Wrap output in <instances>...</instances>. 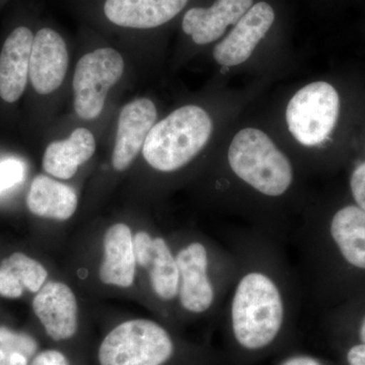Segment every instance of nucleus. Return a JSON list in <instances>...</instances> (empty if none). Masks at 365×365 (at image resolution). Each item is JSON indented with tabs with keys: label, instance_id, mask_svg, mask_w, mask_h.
Instances as JSON below:
<instances>
[{
	"label": "nucleus",
	"instance_id": "1",
	"mask_svg": "<svg viewBox=\"0 0 365 365\" xmlns=\"http://www.w3.org/2000/svg\"><path fill=\"white\" fill-rule=\"evenodd\" d=\"M227 246L237 263L222 309L228 341L242 361L259 359L289 338L304 297L302 281L272 235L250 227L232 230Z\"/></svg>",
	"mask_w": 365,
	"mask_h": 365
},
{
	"label": "nucleus",
	"instance_id": "2",
	"mask_svg": "<svg viewBox=\"0 0 365 365\" xmlns=\"http://www.w3.org/2000/svg\"><path fill=\"white\" fill-rule=\"evenodd\" d=\"M300 280L339 261L350 270L365 273V211L350 203L329 216L304 217L294 227Z\"/></svg>",
	"mask_w": 365,
	"mask_h": 365
},
{
	"label": "nucleus",
	"instance_id": "3",
	"mask_svg": "<svg viewBox=\"0 0 365 365\" xmlns=\"http://www.w3.org/2000/svg\"><path fill=\"white\" fill-rule=\"evenodd\" d=\"M174 253L179 270L178 309L192 317L217 313L234 283V254L227 246H218L203 237L184 240Z\"/></svg>",
	"mask_w": 365,
	"mask_h": 365
},
{
	"label": "nucleus",
	"instance_id": "4",
	"mask_svg": "<svg viewBox=\"0 0 365 365\" xmlns=\"http://www.w3.org/2000/svg\"><path fill=\"white\" fill-rule=\"evenodd\" d=\"M227 167L244 186L268 202H277L294 189V165L259 129H242L235 136L228 148Z\"/></svg>",
	"mask_w": 365,
	"mask_h": 365
},
{
	"label": "nucleus",
	"instance_id": "5",
	"mask_svg": "<svg viewBox=\"0 0 365 365\" xmlns=\"http://www.w3.org/2000/svg\"><path fill=\"white\" fill-rule=\"evenodd\" d=\"M212 130V120L205 110L184 106L155 124L141 153L151 169L163 174L178 172L203 150Z\"/></svg>",
	"mask_w": 365,
	"mask_h": 365
},
{
	"label": "nucleus",
	"instance_id": "6",
	"mask_svg": "<svg viewBox=\"0 0 365 365\" xmlns=\"http://www.w3.org/2000/svg\"><path fill=\"white\" fill-rule=\"evenodd\" d=\"M177 353L172 334L158 322L134 319L107 334L98 347L100 365H167Z\"/></svg>",
	"mask_w": 365,
	"mask_h": 365
},
{
	"label": "nucleus",
	"instance_id": "7",
	"mask_svg": "<svg viewBox=\"0 0 365 365\" xmlns=\"http://www.w3.org/2000/svg\"><path fill=\"white\" fill-rule=\"evenodd\" d=\"M341 114L339 91L327 81H314L300 88L288 103V129L302 145H326L332 141Z\"/></svg>",
	"mask_w": 365,
	"mask_h": 365
},
{
	"label": "nucleus",
	"instance_id": "8",
	"mask_svg": "<svg viewBox=\"0 0 365 365\" xmlns=\"http://www.w3.org/2000/svg\"><path fill=\"white\" fill-rule=\"evenodd\" d=\"M125 71L121 53L111 47H101L86 53L74 69L73 108L86 121L97 119L104 111L108 93L119 83Z\"/></svg>",
	"mask_w": 365,
	"mask_h": 365
},
{
	"label": "nucleus",
	"instance_id": "9",
	"mask_svg": "<svg viewBox=\"0 0 365 365\" xmlns=\"http://www.w3.org/2000/svg\"><path fill=\"white\" fill-rule=\"evenodd\" d=\"M133 242L137 265L148 274L153 297L165 306H177L179 270L170 242L146 230L134 235Z\"/></svg>",
	"mask_w": 365,
	"mask_h": 365
},
{
	"label": "nucleus",
	"instance_id": "10",
	"mask_svg": "<svg viewBox=\"0 0 365 365\" xmlns=\"http://www.w3.org/2000/svg\"><path fill=\"white\" fill-rule=\"evenodd\" d=\"M157 120V107L150 98H134L122 108L112 153V167L116 172H124L130 167Z\"/></svg>",
	"mask_w": 365,
	"mask_h": 365
},
{
	"label": "nucleus",
	"instance_id": "11",
	"mask_svg": "<svg viewBox=\"0 0 365 365\" xmlns=\"http://www.w3.org/2000/svg\"><path fill=\"white\" fill-rule=\"evenodd\" d=\"M69 53L66 40L54 29L45 26L34 36L30 81L39 95H51L66 79Z\"/></svg>",
	"mask_w": 365,
	"mask_h": 365
},
{
	"label": "nucleus",
	"instance_id": "12",
	"mask_svg": "<svg viewBox=\"0 0 365 365\" xmlns=\"http://www.w3.org/2000/svg\"><path fill=\"white\" fill-rule=\"evenodd\" d=\"M275 20V13L267 2H258L247 11L213 50V57L225 67L240 66L251 57L255 48L267 35Z\"/></svg>",
	"mask_w": 365,
	"mask_h": 365
},
{
	"label": "nucleus",
	"instance_id": "13",
	"mask_svg": "<svg viewBox=\"0 0 365 365\" xmlns=\"http://www.w3.org/2000/svg\"><path fill=\"white\" fill-rule=\"evenodd\" d=\"M33 309L52 340H68L78 332V299L66 283H46L34 297Z\"/></svg>",
	"mask_w": 365,
	"mask_h": 365
},
{
	"label": "nucleus",
	"instance_id": "14",
	"mask_svg": "<svg viewBox=\"0 0 365 365\" xmlns=\"http://www.w3.org/2000/svg\"><path fill=\"white\" fill-rule=\"evenodd\" d=\"M189 0H104L106 20L125 30H151L169 23Z\"/></svg>",
	"mask_w": 365,
	"mask_h": 365
},
{
	"label": "nucleus",
	"instance_id": "15",
	"mask_svg": "<svg viewBox=\"0 0 365 365\" xmlns=\"http://www.w3.org/2000/svg\"><path fill=\"white\" fill-rule=\"evenodd\" d=\"M34 34L28 26L14 29L0 53V98L14 103L23 96L30 78Z\"/></svg>",
	"mask_w": 365,
	"mask_h": 365
},
{
	"label": "nucleus",
	"instance_id": "16",
	"mask_svg": "<svg viewBox=\"0 0 365 365\" xmlns=\"http://www.w3.org/2000/svg\"><path fill=\"white\" fill-rule=\"evenodd\" d=\"M253 6V0H216L210 7H192L185 14L182 29L197 45L220 39L227 26L235 25Z\"/></svg>",
	"mask_w": 365,
	"mask_h": 365
},
{
	"label": "nucleus",
	"instance_id": "17",
	"mask_svg": "<svg viewBox=\"0 0 365 365\" xmlns=\"http://www.w3.org/2000/svg\"><path fill=\"white\" fill-rule=\"evenodd\" d=\"M104 257L98 277L106 285L118 288L131 287L135 280L136 258L133 235L125 223L111 225L104 235Z\"/></svg>",
	"mask_w": 365,
	"mask_h": 365
},
{
	"label": "nucleus",
	"instance_id": "18",
	"mask_svg": "<svg viewBox=\"0 0 365 365\" xmlns=\"http://www.w3.org/2000/svg\"><path fill=\"white\" fill-rule=\"evenodd\" d=\"M97 150L95 135L88 129L76 128L63 140H55L46 148L43 169L52 177L69 180L76 176Z\"/></svg>",
	"mask_w": 365,
	"mask_h": 365
},
{
	"label": "nucleus",
	"instance_id": "19",
	"mask_svg": "<svg viewBox=\"0 0 365 365\" xmlns=\"http://www.w3.org/2000/svg\"><path fill=\"white\" fill-rule=\"evenodd\" d=\"M26 206L36 216L66 222L76 213L78 196L68 185L39 175L31 184Z\"/></svg>",
	"mask_w": 365,
	"mask_h": 365
},
{
	"label": "nucleus",
	"instance_id": "20",
	"mask_svg": "<svg viewBox=\"0 0 365 365\" xmlns=\"http://www.w3.org/2000/svg\"><path fill=\"white\" fill-rule=\"evenodd\" d=\"M0 266L9 271L19 284L33 294H37L44 287L48 277L47 270L40 262L21 252L11 254Z\"/></svg>",
	"mask_w": 365,
	"mask_h": 365
},
{
	"label": "nucleus",
	"instance_id": "21",
	"mask_svg": "<svg viewBox=\"0 0 365 365\" xmlns=\"http://www.w3.org/2000/svg\"><path fill=\"white\" fill-rule=\"evenodd\" d=\"M0 348L7 351L18 352L31 359L36 354L38 344L31 336L24 333H16L7 327H0Z\"/></svg>",
	"mask_w": 365,
	"mask_h": 365
},
{
	"label": "nucleus",
	"instance_id": "22",
	"mask_svg": "<svg viewBox=\"0 0 365 365\" xmlns=\"http://www.w3.org/2000/svg\"><path fill=\"white\" fill-rule=\"evenodd\" d=\"M26 168L23 162L16 158H7L0 162V194L23 182Z\"/></svg>",
	"mask_w": 365,
	"mask_h": 365
},
{
	"label": "nucleus",
	"instance_id": "23",
	"mask_svg": "<svg viewBox=\"0 0 365 365\" xmlns=\"http://www.w3.org/2000/svg\"><path fill=\"white\" fill-rule=\"evenodd\" d=\"M349 188L353 202L365 211V151L355 163L349 178Z\"/></svg>",
	"mask_w": 365,
	"mask_h": 365
},
{
	"label": "nucleus",
	"instance_id": "24",
	"mask_svg": "<svg viewBox=\"0 0 365 365\" xmlns=\"http://www.w3.org/2000/svg\"><path fill=\"white\" fill-rule=\"evenodd\" d=\"M31 365H71V362L58 350H45L34 359Z\"/></svg>",
	"mask_w": 365,
	"mask_h": 365
},
{
	"label": "nucleus",
	"instance_id": "25",
	"mask_svg": "<svg viewBox=\"0 0 365 365\" xmlns=\"http://www.w3.org/2000/svg\"><path fill=\"white\" fill-rule=\"evenodd\" d=\"M278 365H325L318 357L304 353H295L281 360Z\"/></svg>",
	"mask_w": 365,
	"mask_h": 365
},
{
	"label": "nucleus",
	"instance_id": "26",
	"mask_svg": "<svg viewBox=\"0 0 365 365\" xmlns=\"http://www.w3.org/2000/svg\"><path fill=\"white\" fill-rule=\"evenodd\" d=\"M346 364L365 365V343H356L348 348Z\"/></svg>",
	"mask_w": 365,
	"mask_h": 365
},
{
	"label": "nucleus",
	"instance_id": "27",
	"mask_svg": "<svg viewBox=\"0 0 365 365\" xmlns=\"http://www.w3.org/2000/svg\"><path fill=\"white\" fill-rule=\"evenodd\" d=\"M28 360L21 353L7 351L0 348V365H28Z\"/></svg>",
	"mask_w": 365,
	"mask_h": 365
},
{
	"label": "nucleus",
	"instance_id": "28",
	"mask_svg": "<svg viewBox=\"0 0 365 365\" xmlns=\"http://www.w3.org/2000/svg\"><path fill=\"white\" fill-rule=\"evenodd\" d=\"M357 335H359V343H365V314L360 319Z\"/></svg>",
	"mask_w": 365,
	"mask_h": 365
}]
</instances>
